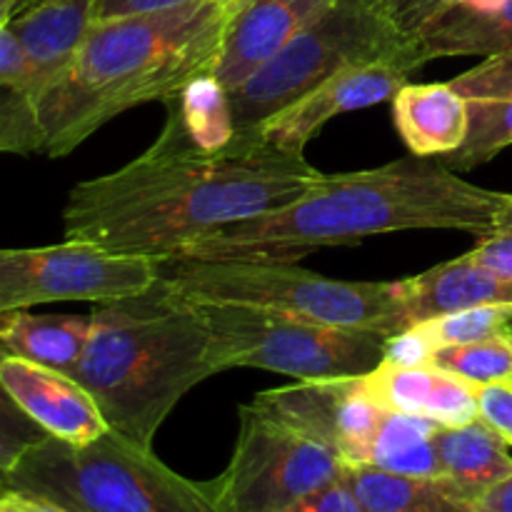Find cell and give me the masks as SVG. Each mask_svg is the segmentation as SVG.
<instances>
[{"mask_svg":"<svg viewBox=\"0 0 512 512\" xmlns=\"http://www.w3.org/2000/svg\"><path fill=\"white\" fill-rule=\"evenodd\" d=\"M443 3L445 0H390V5L395 10V18L400 20V25L408 33H415Z\"/></svg>","mask_w":512,"mask_h":512,"instance_id":"cell-34","label":"cell"},{"mask_svg":"<svg viewBox=\"0 0 512 512\" xmlns=\"http://www.w3.org/2000/svg\"><path fill=\"white\" fill-rule=\"evenodd\" d=\"M333 0H248L228 30L213 75L235 90L315 23Z\"/></svg>","mask_w":512,"mask_h":512,"instance_id":"cell-14","label":"cell"},{"mask_svg":"<svg viewBox=\"0 0 512 512\" xmlns=\"http://www.w3.org/2000/svg\"><path fill=\"white\" fill-rule=\"evenodd\" d=\"M512 145V100H468V135L455 153L443 155V165L455 173H468L488 163Z\"/></svg>","mask_w":512,"mask_h":512,"instance_id":"cell-24","label":"cell"},{"mask_svg":"<svg viewBox=\"0 0 512 512\" xmlns=\"http://www.w3.org/2000/svg\"><path fill=\"white\" fill-rule=\"evenodd\" d=\"M343 460L303 430L248 403L230 463L203 485L218 512H283L343 475Z\"/></svg>","mask_w":512,"mask_h":512,"instance_id":"cell-9","label":"cell"},{"mask_svg":"<svg viewBox=\"0 0 512 512\" xmlns=\"http://www.w3.org/2000/svg\"><path fill=\"white\" fill-rule=\"evenodd\" d=\"M25 68V55L20 40L10 25H0V85L15 83Z\"/></svg>","mask_w":512,"mask_h":512,"instance_id":"cell-33","label":"cell"},{"mask_svg":"<svg viewBox=\"0 0 512 512\" xmlns=\"http://www.w3.org/2000/svg\"><path fill=\"white\" fill-rule=\"evenodd\" d=\"M423 50L390 0H333L328 10L243 85L230 90L235 130L265 123L338 70ZM425 53V50H423Z\"/></svg>","mask_w":512,"mask_h":512,"instance_id":"cell-7","label":"cell"},{"mask_svg":"<svg viewBox=\"0 0 512 512\" xmlns=\"http://www.w3.org/2000/svg\"><path fill=\"white\" fill-rule=\"evenodd\" d=\"M210 328L218 373L258 368L295 380L363 378L383 363L388 338L373 330L330 328L228 303H198Z\"/></svg>","mask_w":512,"mask_h":512,"instance_id":"cell-8","label":"cell"},{"mask_svg":"<svg viewBox=\"0 0 512 512\" xmlns=\"http://www.w3.org/2000/svg\"><path fill=\"white\" fill-rule=\"evenodd\" d=\"M413 35L428 60L505 53L512 50V0H498L485 10L443 8Z\"/></svg>","mask_w":512,"mask_h":512,"instance_id":"cell-20","label":"cell"},{"mask_svg":"<svg viewBox=\"0 0 512 512\" xmlns=\"http://www.w3.org/2000/svg\"><path fill=\"white\" fill-rule=\"evenodd\" d=\"M0 512H65L50 500L35 498V495L18 493V490L0 488Z\"/></svg>","mask_w":512,"mask_h":512,"instance_id":"cell-35","label":"cell"},{"mask_svg":"<svg viewBox=\"0 0 512 512\" xmlns=\"http://www.w3.org/2000/svg\"><path fill=\"white\" fill-rule=\"evenodd\" d=\"M5 353L8 350L0 345V358ZM43 438H48V433L18 408V403L0 383V478L18 463L25 450H30Z\"/></svg>","mask_w":512,"mask_h":512,"instance_id":"cell-27","label":"cell"},{"mask_svg":"<svg viewBox=\"0 0 512 512\" xmlns=\"http://www.w3.org/2000/svg\"><path fill=\"white\" fill-rule=\"evenodd\" d=\"M428 63L423 50L373 60V63L348 65L325 78L308 93L300 95L283 110L258 125L260 133L278 148L303 155L305 145L333 118L355 110L393 100V95L408 83L410 75Z\"/></svg>","mask_w":512,"mask_h":512,"instance_id":"cell-12","label":"cell"},{"mask_svg":"<svg viewBox=\"0 0 512 512\" xmlns=\"http://www.w3.org/2000/svg\"><path fill=\"white\" fill-rule=\"evenodd\" d=\"M363 388L375 403L395 413L428 418L440 428H460L480 418V388L438 365H390L363 375Z\"/></svg>","mask_w":512,"mask_h":512,"instance_id":"cell-15","label":"cell"},{"mask_svg":"<svg viewBox=\"0 0 512 512\" xmlns=\"http://www.w3.org/2000/svg\"><path fill=\"white\" fill-rule=\"evenodd\" d=\"M158 263L65 240L48 248H0V315L63 300L110 303L143 293Z\"/></svg>","mask_w":512,"mask_h":512,"instance_id":"cell-10","label":"cell"},{"mask_svg":"<svg viewBox=\"0 0 512 512\" xmlns=\"http://www.w3.org/2000/svg\"><path fill=\"white\" fill-rule=\"evenodd\" d=\"M480 505L495 512H512V475L503 483L495 485L493 490H488L485 498L480 500Z\"/></svg>","mask_w":512,"mask_h":512,"instance_id":"cell-36","label":"cell"},{"mask_svg":"<svg viewBox=\"0 0 512 512\" xmlns=\"http://www.w3.org/2000/svg\"><path fill=\"white\" fill-rule=\"evenodd\" d=\"M250 403L328 445L348 468L370 463L373 443L388 413L365 393L360 378L298 380L258 393Z\"/></svg>","mask_w":512,"mask_h":512,"instance_id":"cell-11","label":"cell"},{"mask_svg":"<svg viewBox=\"0 0 512 512\" xmlns=\"http://www.w3.org/2000/svg\"><path fill=\"white\" fill-rule=\"evenodd\" d=\"M218 375L203 308L163 275L143 293L98 303L73 378L95 398L110 430L143 448L175 405Z\"/></svg>","mask_w":512,"mask_h":512,"instance_id":"cell-4","label":"cell"},{"mask_svg":"<svg viewBox=\"0 0 512 512\" xmlns=\"http://www.w3.org/2000/svg\"><path fill=\"white\" fill-rule=\"evenodd\" d=\"M510 385H512V383H510Z\"/></svg>","mask_w":512,"mask_h":512,"instance_id":"cell-40","label":"cell"},{"mask_svg":"<svg viewBox=\"0 0 512 512\" xmlns=\"http://www.w3.org/2000/svg\"><path fill=\"white\" fill-rule=\"evenodd\" d=\"M40 3H45V0H13V18L15 15L25 13V10L35 8V5H40Z\"/></svg>","mask_w":512,"mask_h":512,"instance_id":"cell-37","label":"cell"},{"mask_svg":"<svg viewBox=\"0 0 512 512\" xmlns=\"http://www.w3.org/2000/svg\"><path fill=\"white\" fill-rule=\"evenodd\" d=\"M90 318L30 315L25 310L0 315V345L10 355L73 375L88 345Z\"/></svg>","mask_w":512,"mask_h":512,"instance_id":"cell-21","label":"cell"},{"mask_svg":"<svg viewBox=\"0 0 512 512\" xmlns=\"http://www.w3.org/2000/svg\"><path fill=\"white\" fill-rule=\"evenodd\" d=\"M0 383L18 408L53 438L88 445L110 430L93 395L73 375L5 353L0 358Z\"/></svg>","mask_w":512,"mask_h":512,"instance_id":"cell-13","label":"cell"},{"mask_svg":"<svg viewBox=\"0 0 512 512\" xmlns=\"http://www.w3.org/2000/svg\"><path fill=\"white\" fill-rule=\"evenodd\" d=\"M403 290L413 325L480 305H512V280L475 263L468 253L405 278Z\"/></svg>","mask_w":512,"mask_h":512,"instance_id":"cell-16","label":"cell"},{"mask_svg":"<svg viewBox=\"0 0 512 512\" xmlns=\"http://www.w3.org/2000/svg\"><path fill=\"white\" fill-rule=\"evenodd\" d=\"M433 440L445 478L478 505L488 490L512 475L508 443L483 418L460 428H438Z\"/></svg>","mask_w":512,"mask_h":512,"instance_id":"cell-19","label":"cell"},{"mask_svg":"<svg viewBox=\"0 0 512 512\" xmlns=\"http://www.w3.org/2000/svg\"><path fill=\"white\" fill-rule=\"evenodd\" d=\"M158 273L195 303H228L330 328L373 330L393 338L413 328L403 280H335L298 263L255 260H165Z\"/></svg>","mask_w":512,"mask_h":512,"instance_id":"cell-6","label":"cell"},{"mask_svg":"<svg viewBox=\"0 0 512 512\" xmlns=\"http://www.w3.org/2000/svg\"><path fill=\"white\" fill-rule=\"evenodd\" d=\"M470 258L485 268L495 270L503 278L512 280V195L508 193L503 210L495 218V225L478 238L475 248L470 250Z\"/></svg>","mask_w":512,"mask_h":512,"instance_id":"cell-29","label":"cell"},{"mask_svg":"<svg viewBox=\"0 0 512 512\" xmlns=\"http://www.w3.org/2000/svg\"><path fill=\"white\" fill-rule=\"evenodd\" d=\"M165 108L178 115L188 138L200 148H225L238 133L230 93L213 73L193 80L183 93L165 100Z\"/></svg>","mask_w":512,"mask_h":512,"instance_id":"cell-23","label":"cell"},{"mask_svg":"<svg viewBox=\"0 0 512 512\" xmlns=\"http://www.w3.org/2000/svg\"><path fill=\"white\" fill-rule=\"evenodd\" d=\"M505 200L508 193L470 183L440 158L410 153L380 168L325 173L293 203L213 230L173 260L298 263L318 248L403 230H460L478 240L493 228Z\"/></svg>","mask_w":512,"mask_h":512,"instance_id":"cell-2","label":"cell"},{"mask_svg":"<svg viewBox=\"0 0 512 512\" xmlns=\"http://www.w3.org/2000/svg\"><path fill=\"white\" fill-rule=\"evenodd\" d=\"M430 363L468 383L485 388V385H510L512 383V328L495 338L478 340V343L445 345L438 348Z\"/></svg>","mask_w":512,"mask_h":512,"instance_id":"cell-25","label":"cell"},{"mask_svg":"<svg viewBox=\"0 0 512 512\" xmlns=\"http://www.w3.org/2000/svg\"><path fill=\"white\" fill-rule=\"evenodd\" d=\"M390 103L405 148L418 158H443L465 143L468 100L450 83H405Z\"/></svg>","mask_w":512,"mask_h":512,"instance_id":"cell-17","label":"cell"},{"mask_svg":"<svg viewBox=\"0 0 512 512\" xmlns=\"http://www.w3.org/2000/svg\"><path fill=\"white\" fill-rule=\"evenodd\" d=\"M13 18V0H0V25H8Z\"/></svg>","mask_w":512,"mask_h":512,"instance_id":"cell-38","label":"cell"},{"mask_svg":"<svg viewBox=\"0 0 512 512\" xmlns=\"http://www.w3.org/2000/svg\"><path fill=\"white\" fill-rule=\"evenodd\" d=\"M473 512H495V510H488V508H483V505H478Z\"/></svg>","mask_w":512,"mask_h":512,"instance_id":"cell-39","label":"cell"},{"mask_svg":"<svg viewBox=\"0 0 512 512\" xmlns=\"http://www.w3.org/2000/svg\"><path fill=\"white\" fill-rule=\"evenodd\" d=\"M480 418L512 445V385L480 388Z\"/></svg>","mask_w":512,"mask_h":512,"instance_id":"cell-31","label":"cell"},{"mask_svg":"<svg viewBox=\"0 0 512 512\" xmlns=\"http://www.w3.org/2000/svg\"><path fill=\"white\" fill-rule=\"evenodd\" d=\"M248 0H195L153 13L95 20L38 108L43 150L65 158L105 123L145 103H165L218 65L228 30Z\"/></svg>","mask_w":512,"mask_h":512,"instance_id":"cell-3","label":"cell"},{"mask_svg":"<svg viewBox=\"0 0 512 512\" xmlns=\"http://www.w3.org/2000/svg\"><path fill=\"white\" fill-rule=\"evenodd\" d=\"M438 428V423L420 415L388 410L373 443L368 465L388 470V473L438 478L443 475L433 440Z\"/></svg>","mask_w":512,"mask_h":512,"instance_id":"cell-22","label":"cell"},{"mask_svg":"<svg viewBox=\"0 0 512 512\" xmlns=\"http://www.w3.org/2000/svg\"><path fill=\"white\" fill-rule=\"evenodd\" d=\"M185 3H195V0H95L93 23L95 20L125 18V15L153 13V10L175 8V5H185Z\"/></svg>","mask_w":512,"mask_h":512,"instance_id":"cell-32","label":"cell"},{"mask_svg":"<svg viewBox=\"0 0 512 512\" xmlns=\"http://www.w3.org/2000/svg\"><path fill=\"white\" fill-rule=\"evenodd\" d=\"M0 488L50 500L65 512H218L203 485L115 430L88 445L48 435L20 455Z\"/></svg>","mask_w":512,"mask_h":512,"instance_id":"cell-5","label":"cell"},{"mask_svg":"<svg viewBox=\"0 0 512 512\" xmlns=\"http://www.w3.org/2000/svg\"><path fill=\"white\" fill-rule=\"evenodd\" d=\"M455 90L465 100L475 98H498L512 100V50L488 55L480 65L465 70L463 75H455L450 80Z\"/></svg>","mask_w":512,"mask_h":512,"instance_id":"cell-28","label":"cell"},{"mask_svg":"<svg viewBox=\"0 0 512 512\" xmlns=\"http://www.w3.org/2000/svg\"><path fill=\"white\" fill-rule=\"evenodd\" d=\"M325 173L255 128L225 148H200L168 108L163 133L138 158L75 185L63 208L65 240L155 263L193 240L278 210Z\"/></svg>","mask_w":512,"mask_h":512,"instance_id":"cell-1","label":"cell"},{"mask_svg":"<svg viewBox=\"0 0 512 512\" xmlns=\"http://www.w3.org/2000/svg\"><path fill=\"white\" fill-rule=\"evenodd\" d=\"M343 478L363 512H473L478 508L445 475L420 478L388 473L373 465H345Z\"/></svg>","mask_w":512,"mask_h":512,"instance_id":"cell-18","label":"cell"},{"mask_svg":"<svg viewBox=\"0 0 512 512\" xmlns=\"http://www.w3.org/2000/svg\"><path fill=\"white\" fill-rule=\"evenodd\" d=\"M415 328L423 333L433 353L445 345L478 343V340L495 338L512 328V305H480V308L460 310V313L440 315L425 320Z\"/></svg>","mask_w":512,"mask_h":512,"instance_id":"cell-26","label":"cell"},{"mask_svg":"<svg viewBox=\"0 0 512 512\" xmlns=\"http://www.w3.org/2000/svg\"><path fill=\"white\" fill-rule=\"evenodd\" d=\"M283 512H363L360 510L358 498L353 495L350 485L345 483V478L340 475L333 483L323 485L315 493L305 495L303 500H298L295 505L285 508Z\"/></svg>","mask_w":512,"mask_h":512,"instance_id":"cell-30","label":"cell"}]
</instances>
